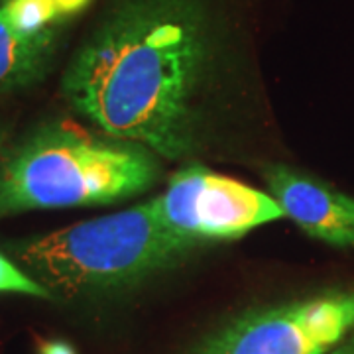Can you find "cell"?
Here are the masks:
<instances>
[{
	"label": "cell",
	"mask_w": 354,
	"mask_h": 354,
	"mask_svg": "<svg viewBox=\"0 0 354 354\" xmlns=\"http://www.w3.org/2000/svg\"><path fill=\"white\" fill-rule=\"evenodd\" d=\"M88 0H59V4L64 6V10L67 16H73V14L81 12L85 6H87Z\"/></svg>",
	"instance_id": "obj_10"
},
{
	"label": "cell",
	"mask_w": 354,
	"mask_h": 354,
	"mask_svg": "<svg viewBox=\"0 0 354 354\" xmlns=\"http://www.w3.org/2000/svg\"><path fill=\"white\" fill-rule=\"evenodd\" d=\"M264 181L286 218L307 236L335 248L354 250V197L321 177L286 164L268 165Z\"/></svg>",
	"instance_id": "obj_6"
},
{
	"label": "cell",
	"mask_w": 354,
	"mask_h": 354,
	"mask_svg": "<svg viewBox=\"0 0 354 354\" xmlns=\"http://www.w3.org/2000/svg\"><path fill=\"white\" fill-rule=\"evenodd\" d=\"M329 354H354V333L346 341L341 342L335 351H330Z\"/></svg>",
	"instance_id": "obj_11"
},
{
	"label": "cell",
	"mask_w": 354,
	"mask_h": 354,
	"mask_svg": "<svg viewBox=\"0 0 354 354\" xmlns=\"http://www.w3.org/2000/svg\"><path fill=\"white\" fill-rule=\"evenodd\" d=\"M353 333L354 290H335L244 311L193 354H329Z\"/></svg>",
	"instance_id": "obj_4"
},
{
	"label": "cell",
	"mask_w": 354,
	"mask_h": 354,
	"mask_svg": "<svg viewBox=\"0 0 354 354\" xmlns=\"http://www.w3.org/2000/svg\"><path fill=\"white\" fill-rule=\"evenodd\" d=\"M6 248L53 297L65 299L132 290L176 268L195 250L165 230L152 199L41 236L8 242Z\"/></svg>",
	"instance_id": "obj_3"
},
{
	"label": "cell",
	"mask_w": 354,
	"mask_h": 354,
	"mask_svg": "<svg viewBox=\"0 0 354 354\" xmlns=\"http://www.w3.org/2000/svg\"><path fill=\"white\" fill-rule=\"evenodd\" d=\"M209 57L197 0H122L71 57L62 93L95 130L174 162L197 146Z\"/></svg>",
	"instance_id": "obj_1"
},
{
	"label": "cell",
	"mask_w": 354,
	"mask_h": 354,
	"mask_svg": "<svg viewBox=\"0 0 354 354\" xmlns=\"http://www.w3.org/2000/svg\"><path fill=\"white\" fill-rule=\"evenodd\" d=\"M0 293H20L36 299L53 301V293L34 279L16 260L0 252Z\"/></svg>",
	"instance_id": "obj_8"
},
{
	"label": "cell",
	"mask_w": 354,
	"mask_h": 354,
	"mask_svg": "<svg viewBox=\"0 0 354 354\" xmlns=\"http://www.w3.org/2000/svg\"><path fill=\"white\" fill-rule=\"evenodd\" d=\"M160 160L142 144L73 120L46 122L0 160V216L134 199L158 183Z\"/></svg>",
	"instance_id": "obj_2"
},
{
	"label": "cell",
	"mask_w": 354,
	"mask_h": 354,
	"mask_svg": "<svg viewBox=\"0 0 354 354\" xmlns=\"http://www.w3.org/2000/svg\"><path fill=\"white\" fill-rule=\"evenodd\" d=\"M39 354H77L67 341H44L39 344Z\"/></svg>",
	"instance_id": "obj_9"
},
{
	"label": "cell",
	"mask_w": 354,
	"mask_h": 354,
	"mask_svg": "<svg viewBox=\"0 0 354 354\" xmlns=\"http://www.w3.org/2000/svg\"><path fill=\"white\" fill-rule=\"evenodd\" d=\"M59 30L30 34L14 22L0 0V93L28 87L48 73Z\"/></svg>",
	"instance_id": "obj_7"
},
{
	"label": "cell",
	"mask_w": 354,
	"mask_h": 354,
	"mask_svg": "<svg viewBox=\"0 0 354 354\" xmlns=\"http://www.w3.org/2000/svg\"><path fill=\"white\" fill-rule=\"evenodd\" d=\"M152 201L165 230L195 250L213 242L236 241L254 228L286 218L268 191L199 164L179 167Z\"/></svg>",
	"instance_id": "obj_5"
},
{
	"label": "cell",
	"mask_w": 354,
	"mask_h": 354,
	"mask_svg": "<svg viewBox=\"0 0 354 354\" xmlns=\"http://www.w3.org/2000/svg\"><path fill=\"white\" fill-rule=\"evenodd\" d=\"M4 153H6V130L0 124V160H2Z\"/></svg>",
	"instance_id": "obj_12"
}]
</instances>
